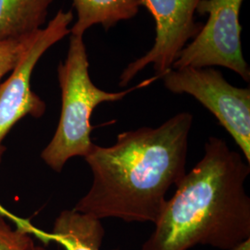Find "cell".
I'll use <instances>...</instances> for the list:
<instances>
[{"label":"cell","instance_id":"1","mask_svg":"<svg viewBox=\"0 0 250 250\" xmlns=\"http://www.w3.org/2000/svg\"><path fill=\"white\" fill-rule=\"evenodd\" d=\"M193 115L180 112L159 127L118 134L110 146L95 145L84 158L93 184L74 210L99 220L155 224L166 195L187 174Z\"/></svg>","mask_w":250,"mask_h":250},{"label":"cell","instance_id":"2","mask_svg":"<svg viewBox=\"0 0 250 250\" xmlns=\"http://www.w3.org/2000/svg\"><path fill=\"white\" fill-rule=\"evenodd\" d=\"M204 156L176 186L141 250H231L250 239V163L224 139L210 136Z\"/></svg>","mask_w":250,"mask_h":250},{"label":"cell","instance_id":"3","mask_svg":"<svg viewBox=\"0 0 250 250\" xmlns=\"http://www.w3.org/2000/svg\"><path fill=\"white\" fill-rule=\"evenodd\" d=\"M62 91V111L53 138L41 153V159L54 171L61 172L74 157L85 158L95 144L91 139V117L104 102L125 99L134 90L146 87L160 79L155 75L136 86L121 92H107L94 84L89 75V62L83 36H72L66 59L58 67Z\"/></svg>","mask_w":250,"mask_h":250},{"label":"cell","instance_id":"4","mask_svg":"<svg viewBox=\"0 0 250 250\" xmlns=\"http://www.w3.org/2000/svg\"><path fill=\"white\" fill-rule=\"evenodd\" d=\"M173 94H188L210 111L250 163V89L233 86L214 68L170 69L162 77Z\"/></svg>","mask_w":250,"mask_h":250},{"label":"cell","instance_id":"5","mask_svg":"<svg viewBox=\"0 0 250 250\" xmlns=\"http://www.w3.org/2000/svg\"><path fill=\"white\" fill-rule=\"evenodd\" d=\"M244 0H200L196 13L208 15L205 25L181 51L172 69L221 66L250 82V70L242 50L239 21Z\"/></svg>","mask_w":250,"mask_h":250},{"label":"cell","instance_id":"6","mask_svg":"<svg viewBox=\"0 0 250 250\" xmlns=\"http://www.w3.org/2000/svg\"><path fill=\"white\" fill-rule=\"evenodd\" d=\"M73 14L60 9L45 28L39 30L9 78L0 84V163L6 147L3 140L11 128L24 117L40 118L45 103L32 90L31 78L36 64L54 45L71 35Z\"/></svg>","mask_w":250,"mask_h":250},{"label":"cell","instance_id":"7","mask_svg":"<svg viewBox=\"0 0 250 250\" xmlns=\"http://www.w3.org/2000/svg\"><path fill=\"white\" fill-rule=\"evenodd\" d=\"M200 0H142L156 23L155 43L143 57L129 63L120 76L119 85L125 87L149 64L161 78L172 69L188 41L197 37L203 24L196 21Z\"/></svg>","mask_w":250,"mask_h":250},{"label":"cell","instance_id":"8","mask_svg":"<svg viewBox=\"0 0 250 250\" xmlns=\"http://www.w3.org/2000/svg\"><path fill=\"white\" fill-rule=\"evenodd\" d=\"M55 0H0V41L35 35L46 22Z\"/></svg>","mask_w":250,"mask_h":250},{"label":"cell","instance_id":"9","mask_svg":"<svg viewBox=\"0 0 250 250\" xmlns=\"http://www.w3.org/2000/svg\"><path fill=\"white\" fill-rule=\"evenodd\" d=\"M104 236L101 220L71 209L59 215L48 239L59 243L65 250H101Z\"/></svg>","mask_w":250,"mask_h":250},{"label":"cell","instance_id":"10","mask_svg":"<svg viewBox=\"0 0 250 250\" xmlns=\"http://www.w3.org/2000/svg\"><path fill=\"white\" fill-rule=\"evenodd\" d=\"M77 12V21L71 28V35L83 36L96 24H101L107 31L122 21L135 17L142 0H72Z\"/></svg>","mask_w":250,"mask_h":250},{"label":"cell","instance_id":"11","mask_svg":"<svg viewBox=\"0 0 250 250\" xmlns=\"http://www.w3.org/2000/svg\"><path fill=\"white\" fill-rule=\"evenodd\" d=\"M36 34L23 39L0 41V80L14 70Z\"/></svg>","mask_w":250,"mask_h":250},{"label":"cell","instance_id":"12","mask_svg":"<svg viewBox=\"0 0 250 250\" xmlns=\"http://www.w3.org/2000/svg\"><path fill=\"white\" fill-rule=\"evenodd\" d=\"M34 246L25 229H12L0 217V250H32Z\"/></svg>","mask_w":250,"mask_h":250},{"label":"cell","instance_id":"13","mask_svg":"<svg viewBox=\"0 0 250 250\" xmlns=\"http://www.w3.org/2000/svg\"><path fill=\"white\" fill-rule=\"evenodd\" d=\"M231 250H250V239L242 242L240 245Z\"/></svg>","mask_w":250,"mask_h":250},{"label":"cell","instance_id":"14","mask_svg":"<svg viewBox=\"0 0 250 250\" xmlns=\"http://www.w3.org/2000/svg\"><path fill=\"white\" fill-rule=\"evenodd\" d=\"M32 250H45V249L43 247H40V246H34Z\"/></svg>","mask_w":250,"mask_h":250}]
</instances>
